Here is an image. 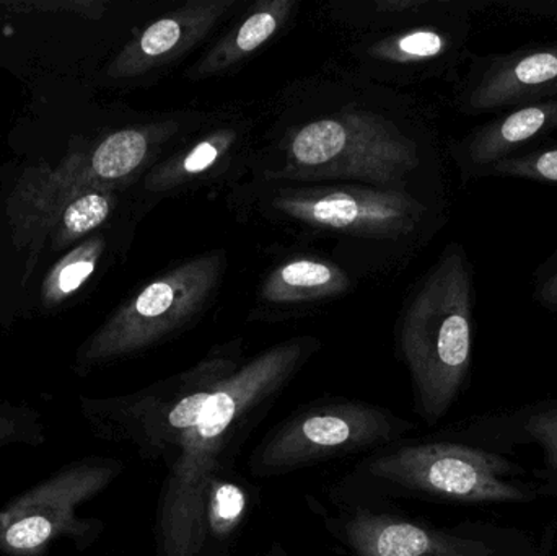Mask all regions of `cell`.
Listing matches in <instances>:
<instances>
[{
    "mask_svg": "<svg viewBox=\"0 0 557 556\" xmlns=\"http://www.w3.org/2000/svg\"><path fill=\"white\" fill-rule=\"evenodd\" d=\"M311 346L290 342L242 366L209 397L196 427L186 431L157 499V556H198L199 526L209 483L237 470L248 437L273 410L307 361Z\"/></svg>",
    "mask_w": 557,
    "mask_h": 556,
    "instance_id": "1",
    "label": "cell"
},
{
    "mask_svg": "<svg viewBox=\"0 0 557 556\" xmlns=\"http://www.w3.org/2000/svg\"><path fill=\"white\" fill-rule=\"evenodd\" d=\"M522 472L499 454L451 441H399L357 460L327 492L367 503L431 499L454 505H504L535 498L510 482Z\"/></svg>",
    "mask_w": 557,
    "mask_h": 556,
    "instance_id": "2",
    "label": "cell"
},
{
    "mask_svg": "<svg viewBox=\"0 0 557 556\" xmlns=\"http://www.w3.org/2000/svg\"><path fill=\"white\" fill-rule=\"evenodd\" d=\"M474 302L473 264L463 245L450 244L416 293L399 335L416 413L428 424L447 417L467 385Z\"/></svg>",
    "mask_w": 557,
    "mask_h": 556,
    "instance_id": "3",
    "label": "cell"
},
{
    "mask_svg": "<svg viewBox=\"0 0 557 556\" xmlns=\"http://www.w3.org/2000/svg\"><path fill=\"white\" fill-rule=\"evenodd\" d=\"M240 368L232 356H211L189 371L133 394L81 397L78 408L97 440L126 444L144 462L166 469L212 392Z\"/></svg>",
    "mask_w": 557,
    "mask_h": 556,
    "instance_id": "4",
    "label": "cell"
},
{
    "mask_svg": "<svg viewBox=\"0 0 557 556\" xmlns=\"http://www.w3.org/2000/svg\"><path fill=\"white\" fill-rule=\"evenodd\" d=\"M416 424L369 401L331 398L298 408L271 428L247 460L255 479H281L333 460L360 459L406 440Z\"/></svg>",
    "mask_w": 557,
    "mask_h": 556,
    "instance_id": "5",
    "label": "cell"
},
{
    "mask_svg": "<svg viewBox=\"0 0 557 556\" xmlns=\"http://www.w3.org/2000/svg\"><path fill=\"white\" fill-rule=\"evenodd\" d=\"M126 470L114 457L91 456L61 467L0 508V555L48 556L55 542L87 551L104 522L82 518V506L110 489Z\"/></svg>",
    "mask_w": 557,
    "mask_h": 556,
    "instance_id": "6",
    "label": "cell"
},
{
    "mask_svg": "<svg viewBox=\"0 0 557 556\" xmlns=\"http://www.w3.org/2000/svg\"><path fill=\"white\" fill-rule=\"evenodd\" d=\"M305 499L349 556H503L483 539L432 528L392 511L386 503L356 502L330 492Z\"/></svg>",
    "mask_w": 557,
    "mask_h": 556,
    "instance_id": "7",
    "label": "cell"
},
{
    "mask_svg": "<svg viewBox=\"0 0 557 556\" xmlns=\"http://www.w3.org/2000/svg\"><path fill=\"white\" fill-rule=\"evenodd\" d=\"M214 277V261L202 260L149 284L82 345L77 353L78 372L162 342L196 313Z\"/></svg>",
    "mask_w": 557,
    "mask_h": 556,
    "instance_id": "8",
    "label": "cell"
},
{
    "mask_svg": "<svg viewBox=\"0 0 557 556\" xmlns=\"http://www.w3.org/2000/svg\"><path fill=\"white\" fill-rule=\"evenodd\" d=\"M557 98V41L474 55L460 90L471 116L499 114Z\"/></svg>",
    "mask_w": 557,
    "mask_h": 556,
    "instance_id": "9",
    "label": "cell"
},
{
    "mask_svg": "<svg viewBox=\"0 0 557 556\" xmlns=\"http://www.w3.org/2000/svg\"><path fill=\"white\" fill-rule=\"evenodd\" d=\"M87 153L69 152L55 165L25 170L7 199V222L13 247L25 257L23 283L33 276L39 255L62 211L82 189L94 186Z\"/></svg>",
    "mask_w": 557,
    "mask_h": 556,
    "instance_id": "10",
    "label": "cell"
},
{
    "mask_svg": "<svg viewBox=\"0 0 557 556\" xmlns=\"http://www.w3.org/2000/svg\"><path fill=\"white\" fill-rule=\"evenodd\" d=\"M557 129V98L494 114L455 144L465 180L483 178L500 160L543 143Z\"/></svg>",
    "mask_w": 557,
    "mask_h": 556,
    "instance_id": "11",
    "label": "cell"
},
{
    "mask_svg": "<svg viewBox=\"0 0 557 556\" xmlns=\"http://www.w3.org/2000/svg\"><path fill=\"white\" fill-rule=\"evenodd\" d=\"M258 503L257 486L238 470L209 483L199 526L198 556H231Z\"/></svg>",
    "mask_w": 557,
    "mask_h": 556,
    "instance_id": "12",
    "label": "cell"
},
{
    "mask_svg": "<svg viewBox=\"0 0 557 556\" xmlns=\"http://www.w3.org/2000/svg\"><path fill=\"white\" fill-rule=\"evenodd\" d=\"M288 211L304 215L318 224L344 228L363 222L389 221L392 224H401L403 227L412 228L421 215L422 209L411 199L405 198H354L344 193L326 195L318 201L300 202L288 201Z\"/></svg>",
    "mask_w": 557,
    "mask_h": 556,
    "instance_id": "13",
    "label": "cell"
},
{
    "mask_svg": "<svg viewBox=\"0 0 557 556\" xmlns=\"http://www.w3.org/2000/svg\"><path fill=\"white\" fill-rule=\"evenodd\" d=\"M113 193L108 186H88L74 196L49 234L54 251L64 250L84 235L100 227L113 211Z\"/></svg>",
    "mask_w": 557,
    "mask_h": 556,
    "instance_id": "14",
    "label": "cell"
},
{
    "mask_svg": "<svg viewBox=\"0 0 557 556\" xmlns=\"http://www.w3.org/2000/svg\"><path fill=\"white\" fill-rule=\"evenodd\" d=\"M149 143L140 131L124 129L111 134L87 156V173L98 186L124 178L146 159Z\"/></svg>",
    "mask_w": 557,
    "mask_h": 556,
    "instance_id": "15",
    "label": "cell"
},
{
    "mask_svg": "<svg viewBox=\"0 0 557 556\" xmlns=\"http://www.w3.org/2000/svg\"><path fill=\"white\" fill-rule=\"evenodd\" d=\"M103 248V238L91 237L64 255L42 281V306L46 309H54L74 296L94 274Z\"/></svg>",
    "mask_w": 557,
    "mask_h": 556,
    "instance_id": "16",
    "label": "cell"
},
{
    "mask_svg": "<svg viewBox=\"0 0 557 556\" xmlns=\"http://www.w3.org/2000/svg\"><path fill=\"white\" fill-rule=\"evenodd\" d=\"M484 176L557 186V143L543 140L491 166Z\"/></svg>",
    "mask_w": 557,
    "mask_h": 556,
    "instance_id": "17",
    "label": "cell"
},
{
    "mask_svg": "<svg viewBox=\"0 0 557 556\" xmlns=\"http://www.w3.org/2000/svg\"><path fill=\"white\" fill-rule=\"evenodd\" d=\"M347 146V129L334 120L308 124L295 136L292 152L304 165L317 166L339 157Z\"/></svg>",
    "mask_w": 557,
    "mask_h": 556,
    "instance_id": "18",
    "label": "cell"
},
{
    "mask_svg": "<svg viewBox=\"0 0 557 556\" xmlns=\"http://www.w3.org/2000/svg\"><path fill=\"white\" fill-rule=\"evenodd\" d=\"M45 441V421L36 408L0 400V450L12 446L38 447Z\"/></svg>",
    "mask_w": 557,
    "mask_h": 556,
    "instance_id": "19",
    "label": "cell"
},
{
    "mask_svg": "<svg viewBox=\"0 0 557 556\" xmlns=\"http://www.w3.org/2000/svg\"><path fill=\"white\" fill-rule=\"evenodd\" d=\"M525 431L542 447L546 466L557 472V407L533 413L525 421Z\"/></svg>",
    "mask_w": 557,
    "mask_h": 556,
    "instance_id": "20",
    "label": "cell"
},
{
    "mask_svg": "<svg viewBox=\"0 0 557 556\" xmlns=\"http://www.w3.org/2000/svg\"><path fill=\"white\" fill-rule=\"evenodd\" d=\"M532 299L542 309L557 313V247L533 271Z\"/></svg>",
    "mask_w": 557,
    "mask_h": 556,
    "instance_id": "21",
    "label": "cell"
},
{
    "mask_svg": "<svg viewBox=\"0 0 557 556\" xmlns=\"http://www.w3.org/2000/svg\"><path fill=\"white\" fill-rule=\"evenodd\" d=\"M0 7H5L15 12H64L77 13V15L87 16V18H98L103 15V3L100 2H85V0H64V2H36V0H10V2H0Z\"/></svg>",
    "mask_w": 557,
    "mask_h": 556,
    "instance_id": "22",
    "label": "cell"
},
{
    "mask_svg": "<svg viewBox=\"0 0 557 556\" xmlns=\"http://www.w3.org/2000/svg\"><path fill=\"white\" fill-rule=\"evenodd\" d=\"M282 283L290 287H321L331 283L333 270L314 261H294L281 270Z\"/></svg>",
    "mask_w": 557,
    "mask_h": 556,
    "instance_id": "23",
    "label": "cell"
},
{
    "mask_svg": "<svg viewBox=\"0 0 557 556\" xmlns=\"http://www.w3.org/2000/svg\"><path fill=\"white\" fill-rule=\"evenodd\" d=\"M182 28L175 20H160L146 29L140 38V51L146 55H160L169 52L178 42Z\"/></svg>",
    "mask_w": 557,
    "mask_h": 556,
    "instance_id": "24",
    "label": "cell"
},
{
    "mask_svg": "<svg viewBox=\"0 0 557 556\" xmlns=\"http://www.w3.org/2000/svg\"><path fill=\"white\" fill-rule=\"evenodd\" d=\"M276 25V18H274L271 13H257V15L251 16V18L242 26L240 33H238L237 36L238 48L245 52L253 51V49L263 45V42L273 35Z\"/></svg>",
    "mask_w": 557,
    "mask_h": 556,
    "instance_id": "25",
    "label": "cell"
},
{
    "mask_svg": "<svg viewBox=\"0 0 557 556\" xmlns=\"http://www.w3.org/2000/svg\"><path fill=\"white\" fill-rule=\"evenodd\" d=\"M494 5L520 18L557 20V0H493Z\"/></svg>",
    "mask_w": 557,
    "mask_h": 556,
    "instance_id": "26",
    "label": "cell"
},
{
    "mask_svg": "<svg viewBox=\"0 0 557 556\" xmlns=\"http://www.w3.org/2000/svg\"><path fill=\"white\" fill-rule=\"evenodd\" d=\"M218 159V149L211 143H202L189 153L185 162L186 172L198 173L208 169Z\"/></svg>",
    "mask_w": 557,
    "mask_h": 556,
    "instance_id": "27",
    "label": "cell"
},
{
    "mask_svg": "<svg viewBox=\"0 0 557 556\" xmlns=\"http://www.w3.org/2000/svg\"><path fill=\"white\" fill-rule=\"evenodd\" d=\"M261 556H288L287 551H285L284 545L281 542H273L267 551L261 554Z\"/></svg>",
    "mask_w": 557,
    "mask_h": 556,
    "instance_id": "28",
    "label": "cell"
}]
</instances>
